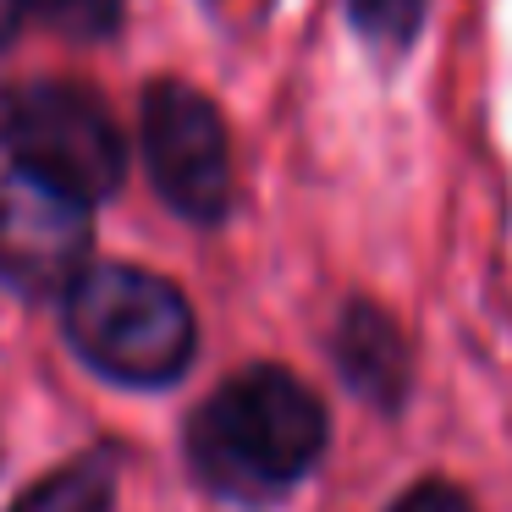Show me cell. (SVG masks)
<instances>
[{"instance_id":"1","label":"cell","mask_w":512,"mask_h":512,"mask_svg":"<svg viewBox=\"0 0 512 512\" xmlns=\"http://www.w3.org/2000/svg\"><path fill=\"white\" fill-rule=\"evenodd\" d=\"M325 452L331 413L287 364H248L226 375L182 424V468L221 507H281L325 463Z\"/></svg>"},{"instance_id":"2","label":"cell","mask_w":512,"mask_h":512,"mask_svg":"<svg viewBox=\"0 0 512 512\" xmlns=\"http://www.w3.org/2000/svg\"><path fill=\"white\" fill-rule=\"evenodd\" d=\"M61 336L89 375L122 391H171L199 358V314L144 265H89L61 298Z\"/></svg>"},{"instance_id":"3","label":"cell","mask_w":512,"mask_h":512,"mask_svg":"<svg viewBox=\"0 0 512 512\" xmlns=\"http://www.w3.org/2000/svg\"><path fill=\"white\" fill-rule=\"evenodd\" d=\"M0 144L17 171L72 193L83 204H105L127 177V144L105 100L83 83L39 78L0 100Z\"/></svg>"},{"instance_id":"4","label":"cell","mask_w":512,"mask_h":512,"mask_svg":"<svg viewBox=\"0 0 512 512\" xmlns=\"http://www.w3.org/2000/svg\"><path fill=\"white\" fill-rule=\"evenodd\" d=\"M138 133L166 210L193 226H221L232 215V133L210 94L182 78H155L138 100Z\"/></svg>"},{"instance_id":"5","label":"cell","mask_w":512,"mask_h":512,"mask_svg":"<svg viewBox=\"0 0 512 512\" xmlns=\"http://www.w3.org/2000/svg\"><path fill=\"white\" fill-rule=\"evenodd\" d=\"M94 204L50 188L12 166L0 182V287L17 298H67L72 281L94 265Z\"/></svg>"},{"instance_id":"6","label":"cell","mask_w":512,"mask_h":512,"mask_svg":"<svg viewBox=\"0 0 512 512\" xmlns=\"http://www.w3.org/2000/svg\"><path fill=\"white\" fill-rule=\"evenodd\" d=\"M331 364L342 386L380 419H397L413 397V347L380 303L353 298L331 325Z\"/></svg>"},{"instance_id":"7","label":"cell","mask_w":512,"mask_h":512,"mask_svg":"<svg viewBox=\"0 0 512 512\" xmlns=\"http://www.w3.org/2000/svg\"><path fill=\"white\" fill-rule=\"evenodd\" d=\"M122 463H127V452L116 441L83 446L78 457L45 468L6 512H116V501H122Z\"/></svg>"},{"instance_id":"8","label":"cell","mask_w":512,"mask_h":512,"mask_svg":"<svg viewBox=\"0 0 512 512\" xmlns=\"http://www.w3.org/2000/svg\"><path fill=\"white\" fill-rule=\"evenodd\" d=\"M424 6L430 0H347V17L364 45H375L380 56H402L424 28Z\"/></svg>"},{"instance_id":"9","label":"cell","mask_w":512,"mask_h":512,"mask_svg":"<svg viewBox=\"0 0 512 512\" xmlns=\"http://www.w3.org/2000/svg\"><path fill=\"white\" fill-rule=\"evenodd\" d=\"M34 17H45L50 28H61L67 39H111L122 28V0H28Z\"/></svg>"},{"instance_id":"10","label":"cell","mask_w":512,"mask_h":512,"mask_svg":"<svg viewBox=\"0 0 512 512\" xmlns=\"http://www.w3.org/2000/svg\"><path fill=\"white\" fill-rule=\"evenodd\" d=\"M386 512H479V507H474V496H468L463 485L430 474V479H413V485L402 490Z\"/></svg>"},{"instance_id":"11","label":"cell","mask_w":512,"mask_h":512,"mask_svg":"<svg viewBox=\"0 0 512 512\" xmlns=\"http://www.w3.org/2000/svg\"><path fill=\"white\" fill-rule=\"evenodd\" d=\"M28 17H34V6H28V0H0V50L23 34Z\"/></svg>"}]
</instances>
